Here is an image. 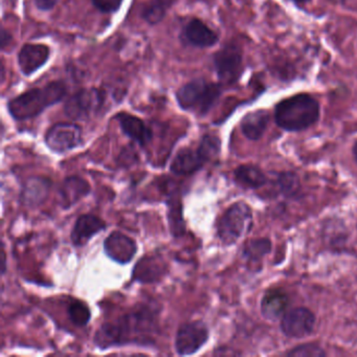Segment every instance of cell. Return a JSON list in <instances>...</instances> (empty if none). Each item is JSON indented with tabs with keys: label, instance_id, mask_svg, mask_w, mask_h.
Instances as JSON below:
<instances>
[{
	"label": "cell",
	"instance_id": "cell-16",
	"mask_svg": "<svg viewBox=\"0 0 357 357\" xmlns=\"http://www.w3.org/2000/svg\"><path fill=\"white\" fill-rule=\"evenodd\" d=\"M91 187L86 179L80 176H68L58 190L59 204L63 210L72 208L91 193Z\"/></svg>",
	"mask_w": 357,
	"mask_h": 357
},
{
	"label": "cell",
	"instance_id": "cell-12",
	"mask_svg": "<svg viewBox=\"0 0 357 357\" xmlns=\"http://www.w3.org/2000/svg\"><path fill=\"white\" fill-rule=\"evenodd\" d=\"M181 39L183 43L191 47L208 49L218 43L219 36L204 22L198 18H193L183 26L181 33Z\"/></svg>",
	"mask_w": 357,
	"mask_h": 357
},
{
	"label": "cell",
	"instance_id": "cell-2",
	"mask_svg": "<svg viewBox=\"0 0 357 357\" xmlns=\"http://www.w3.org/2000/svg\"><path fill=\"white\" fill-rule=\"evenodd\" d=\"M321 106L309 93H301L281 100L275 107V122L290 132L306 130L319 121Z\"/></svg>",
	"mask_w": 357,
	"mask_h": 357
},
{
	"label": "cell",
	"instance_id": "cell-9",
	"mask_svg": "<svg viewBox=\"0 0 357 357\" xmlns=\"http://www.w3.org/2000/svg\"><path fill=\"white\" fill-rule=\"evenodd\" d=\"M82 143V128L75 123H57L45 135L47 147L58 154L72 151Z\"/></svg>",
	"mask_w": 357,
	"mask_h": 357
},
{
	"label": "cell",
	"instance_id": "cell-5",
	"mask_svg": "<svg viewBox=\"0 0 357 357\" xmlns=\"http://www.w3.org/2000/svg\"><path fill=\"white\" fill-rule=\"evenodd\" d=\"M252 225V211L245 202L231 204L217 221V236L225 245H233L248 233Z\"/></svg>",
	"mask_w": 357,
	"mask_h": 357
},
{
	"label": "cell",
	"instance_id": "cell-32",
	"mask_svg": "<svg viewBox=\"0 0 357 357\" xmlns=\"http://www.w3.org/2000/svg\"><path fill=\"white\" fill-rule=\"evenodd\" d=\"M0 45H1V50L5 51L6 47H9L11 45L12 40H13V37L12 35L6 30L5 28H1V33H0Z\"/></svg>",
	"mask_w": 357,
	"mask_h": 357
},
{
	"label": "cell",
	"instance_id": "cell-35",
	"mask_svg": "<svg viewBox=\"0 0 357 357\" xmlns=\"http://www.w3.org/2000/svg\"><path fill=\"white\" fill-rule=\"evenodd\" d=\"M3 275H5L6 273V269H7V265H6V254H5V250H3Z\"/></svg>",
	"mask_w": 357,
	"mask_h": 357
},
{
	"label": "cell",
	"instance_id": "cell-21",
	"mask_svg": "<svg viewBox=\"0 0 357 357\" xmlns=\"http://www.w3.org/2000/svg\"><path fill=\"white\" fill-rule=\"evenodd\" d=\"M289 304L287 294L280 289L269 290L263 296L261 302V311L267 319H277L284 315Z\"/></svg>",
	"mask_w": 357,
	"mask_h": 357
},
{
	"label": "cell",
	"instance_id": "cell-17",
	"mask_svg": "<svg viewBox=\"0 0 357 357\" xmlns=\"http://www.w3.org/2000/svg\"><path fill=\"white\" fill-rule=\"evenodd\" d=\"M52 181L45 176H32L26 179L20 194V202L28 208H37L47 202L51 192Z\"/></svg>",
	"mask_w": 357,
	"mask_h": 357
},
{
	"label": "cell",
	"instance_id": "cell-23",
	"mask_svg": "<svg viewBox=\"0 0 357 357\" xmlns=\"http://www.w3.org/2000/svg\"><path fill=\"white\" fill-rule=\"evenodd\" d=\"M168 222L169 229L173 237H183L185 234V222L183 216V204L181 198L171 196L169 202Z\"/></svg>",
	"mask_w": 357,
	"mask_h": 357
},
{
	"label": "cell",
	"instance_id": "cell-26",
	"mask_svg": "<svg viewBox=\"0 0 357 357\" xmlns=\"http://www.w3.org/2000/svg\"><path fill=\"white\" fill-rule=\"evenodd\" d=\"M70 321L77 327H84L91 319V311L86 303L81 300L70 301L68 307Z\"/></svg>",
	"mask_w": 357,
	"mask_h": 357
},
{
	"label": "cell",
	"instance_id": "cell-33",
	"mask_svg": "<svg viewBox=\"0 0 357 357\" xmlns=\"http://www.w3.org/2000/svg\"><path fill=\"white\" fill-rule=\"evenodd\" d=\"M287 1H290V3L296 5V7H304V6L308 5L310 3L312 0H287Z\"/></svg>",
	"mask_w": 357,
	"mask_h": 357
},
{
	"label": "cell",
	"instance_id": "cell-4",
	"mask_svg": "<svg viewBox=\"0 0 357 357\" xmlns=\"http://www.w3.org/2000/svg\"><path fill=\"white\" fill-rule=\"evenodd\" d=\"M222 93L221 83L197 78L183 85L175 93V98L181 109L204 116L216 106Z\"/></svg>",
	"mask_w": 357,
	"mask_h": 357
},
{
	"label": "cell",
	"instance_id": "cell-36",
	"mask_svg": "<svg viewBox=\"0 0 357 357\" xmlns=\"http://www.w3.org/2000/svg\"><path fill=\"white\" fill-rule=\"evenodd\" d=\"M353 154H354L355 160L357 162V142L353 146Z\"/></svg>",
	"mask_w": 357,
	"mask_h": 357
},
{
	"label": "cell",
	"instance_id": "cell-14",
	"mask_svg": "<svg viewBox=\"0 0 357 357\" xmlns=\"http://www.w3.org/2000/svg\"><path fill=\"white\" fill-rule=\"evenodd\" d=\"M51 50L45 45H24L18 53L17 62L24 76L30 77L49 61Z\"/></svg>",
	"mask_w": 357,
	"mask_h": 357
},
{
	"label": "cell",
	"instance_id": "cell-6",
	"mask_svg": "<svg viewBox=\"0 0 357 357\" xmlns=\"http://www.w3.org/2000/svg\"><path fill=\"white\" fill-rule=\"evenodd\" d=\"M106 93L101 89H82L68 98L64 105L66 116L74 121L89 120L105 103Z\"/></svg>",
	"mask_w": 357,
	"mask_h": 357
},
{
	"label": "cell",
	"instance_id": "cell-11",
	"mask_svg": "<svg viewBox=\"0 0 357 357\" xmlns=\"http://www.w3.org/2000/svg\"><path fill=\"white\" fill-rule=\"evenodd\" d=\"M104 252L114 262L128 264L137 252V244L122 231H114L104 240Z\"/></svg>",
	"mask_w": 357,
	"mask_h": 357
},
{
	"label": "cell",
	"instance_id": "cell-8",
	"mask_svg": "<svg viewBox=\"0 0 357 357\" xmlns=\"http://www.w3.org/2000/svg\"><path fill=\"white\" fill-rule=\"evenodd\" d=\"M210 331L202 321H189L178 328L175 336L174 347L181 356L195 354L208 342Z\"/></svg>",
	"mask_w": 357,
	"mask_h": 357
},
{
	"label": "cell",
	"instance_id": "cell-13",
	"mask_svg": "<svg viewBox=\"0 0 357 357\" xmlns=\"http://www.w3.org/2000/svg\"><path fill=\"white\" fill-rule=\"evenodd\" d=\"M168 273V264L160 256H146L137 261L132 271V280L139 283H158Z\"/></svg>",
	"mask_w": 357,
	"mask_h": 357
},
{
	"label": "cell",
	"instance_id": "cell-20",
	"mask_svg": "<svg viewBox=\"0 0 357 357\" xmlns=\"http://www.w3.org/2000/svg\"><path fill=\"white\" fill-rule=\"evenodd\" d=\"M271 116L264 109L248 112L240 123V128L246 139L250 141H259L264 135L268 127Z\"/></svg>",
	"mask_w": 357,
	"mask_h": 357
},
{
	"label": "cell",
	"instance_id": "cell-15",
	"mask_svg": "<svg viewBox=\"0 0 357 357\" xmlns=\"http://www.w3.org/2000/svg\"><path fill=\"white\" fill-rule=\"evenodd\" d=\"M107 227L105 221L93 214L81 215L73 227L70 240L76 248H82L89 243L93 236Z\"/></svg>",
	"mask_w": 357,
	"mask_h": 357
},
{
	"label": "cell",
	"instance_id": "cell-29",
	"mask_svg": "<svg viewBox=\"0 0 357 357\" xmlns=\"http://www.w3.org/2000/svg\"><path fill=\"white\" fill-rule=\"evenodd\" d=\"M291 357H321L326 356L325 351L315 344H303L296 347L287 353Z\"/></svg>",
	"mask_w": 357,
	"mask_h": 357
},
{
	"label": "cell",
	"instance_id": "cell-37",
	"mask_svg": "<svg viewBox=\"0 0 357 357\" xmlns=\"http://www.w3.org/2000/svg\"><path fill=\"white\" fill-rule=\"evenodd\" d=\"M5 66H3V63H1V80H5Z\"/></svg>",
	"mask_w": 357,
	"mask_h": 357
},
{
	"label": "cell",
	"instance_id": "cell-7",
	"mask_svg": "<svg viewBox=\"0 0 357 357\" xmlns=\"http://www.w3.org/2000/svg\"><path fill=\"white\" fill-rule=\"evenodd\" d=\"M217 77L222 85H234L243 75V55L235 43H227L213 56Z\"/></svg>",
	"mask_w": 357,
	"mask_h": 357
},
{
	"label": "cell",
	"instance_id": "cell-24",
	"mask_svg": "<svg viewBox=\"0 0 357 357\" xmlns=\"http://www.w3.org/2000/svg\"><path fill=\"white\" fill-rule=\"evenodd\" d=\"M174 3V0H150L142 10V18L150 26H155L165 20Z\"/></svg>",
	"mask_w": 357,
	"mask_h": 357
},
{
	"label": "cell",
	"instance_id": "cell-25",
	"mask_svg": "<svg viewBox=\"0 0 357 357\" xmlns=\"http://www.w3.org/2000/svg\"><path fill=\"white\" fill-rule=\"evenodd\" d=\"M271 243L268 239H252L246 242L243 248V257L250 264H256L262 260L263 257L269 254Z\"/></svg>",
	"mask_w": 357,
	"mask_h": 357
},
{
	"label": "cell",
	"instance_id": "cell-18",
	"mask_svg": "<svg viewBox=\"0 0 357 357\" xmlns=\"http://www.w3.org/2000/svg\"><path fill=\"white\" fill-rule=\"evenodd\" d=\"M116 119L123 133L141 147H145L153 139V131L142 119L127 112L116 114Z\"/></svg>",
	"mask_w": 357,
	"mask_h": 357
},
{
	"label": "cell",
	"instance_id": "cell-30",
	"mask_svg": "<svg viewBox=\"0 0 357 357\" xmlns=\"http://www.w3.org/2000/svg\"><path fill=\"white\" fill-rule=\"evenodd\" d=\"M124 0H91L93 7L102 13H116L122 7Z\"/></svg>",
	"mask_w": 357,
	"mask_h": 357
},
{
	"label": "cell",
	"instance_id": "cell-27",
	"mask_svg": "<svg viewBox=\"0 0 357 357\" xmlns=\"http://www.w3.org/2000/svg\"><path fill=\"white\" fill-rule=\"evenodd\" d=\"M197 148L202 156L206 158V162H211V160L218 158L219 154H220V139L217 135L208 133V135H204L202 137V141H200L199 146Z\"/></svg>",
	"mask_w": 357,
	"mask_h": 357
},
{
	"label": "cell",
	"instance_id": "cell-22",
	"mask_svg": "<svg viewBox=\"0 0 357 357\" xmlns=\"http://www.w3.org/2000/svg\"><path fill=\"white\" fill-rule=\"evenodd\" d=\"M236 183L248 189H259L266 183V176L259 167L242 165L234 172Z\"/></svg>",
	"mask_w": 357,
	"mask_h": 357
},
{
	"label": "cell",
	"instance_id": "cell-3",
	"mask_svg": "<svg viewBox=\"0 0 357 357\" xmlns=\"http://www.w3.org/2000/svg\"><path fill=\"white\" fill-rule=\"evenodd\" d=\"M68 89L61 80L53 81L43 87L32 89L18 97L10 100L8 110L16 121H26L37 118L52 106L66 98Z\"/></svg>",
	"mask_w": 357,
	"mask_h": 357
},
{
	"label": "cell",
	"instance_id": "cell-34",
	"mask_svg": "<svg viewBox=\"0 0 357 357\" xmlns=\"http://www.w3.org/2000/svg\"><path fill=\"white\" fill-rule=\"evenodd\" d=\"M329 3H334V5H344L347 0H327Z\"/></svg>",
	"mask_w": 357,
	"mask_h": 357
},
{
	"label": "cell",
	"instance_id": "cell-28",
	"mask_svg": "<svg viewBox=\"0 0 357 357\" xmlns=\"http://www.w3.org/2000/svg\"><path fill=\"white\" fill-rule=\"evenodd\" d=\"M277 181L280 192L286 197L298 195V192H300V181H298V175L294 174V173H281Z\"/></svg>",
	"mask_w": 357,
	"mask_h": 357
},
{
	"label": "cell",
	"instance_id": "cell-31",
	"mask_svg": "<svg viewBox=\"0 0 357 357\" xmlns=\"http://www.w3.org/2000/svg\"><path fill=\"white\" fill-rule=\"evenodd\" d=\"M59 3V0H34L35 6L40 11H51Z\"/></svg>",
	"mask_w": 357,
	"mask_h": 357
},
{
	"label": "cell",
	"instance_id": "cell-19",
	"mask_svg": "<svg viewBox=\"0 0 357 357\" xmlns=\"http://www.w3.org/2000/svg\"><path fill=\"white\" fill-rule=\"evenodd\" d=\"M206 158L199 150L183 148L179 150L171 162V172L176 175H192L199 171L206 164Z\"/></svg>",
	"mask_w": 357,
	"mask_h": 357
},
{
	"label": "cell",
	"instance_id": "cell-10",
	"mask_svg": "<svg viewBox=\"0 0 357 357\" xmlns=\"http://www.w3.org/2000/svg\"><path fill=\"white\" fill-rule=\"evenodd\" d=\"M315 317L312 311L300 307L291 309L283 315L281 329L288 337L301 338L312 333Z\"/></svg>",
	"mask_w": 357,
	"mask_h": 357
},
{
	"label": "cell",
	"instance_id": "cell-1",
	"mask_svg": "<svg viewBox=\"0 0 357 357\" xmlns=\"http://www.w3.org/2000/svg\"><path fill=\"white\" fill-rule=\"evenodd\" d=\"M158 305L139 303L114 321L100 326L93 344L101 350L126 344L152 346L158 333Z\"/></svg>",
	"mask_w": 357,
	"mask_h": 357
}]
</instances>
